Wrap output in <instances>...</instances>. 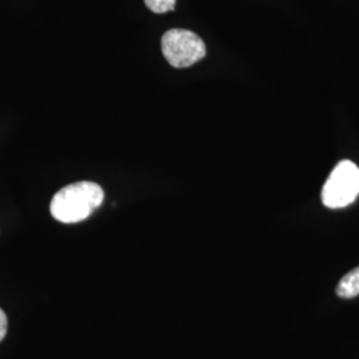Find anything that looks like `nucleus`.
I'll use <instances>...</instances> for the list:
<instances>
[{"instance_id": "f257e3e1", "label": "nucleus", "mask_w": 359, "mask_h": 359, "mask_svg": "<svg viewBox=\"0 0 359 359\" xmlns=\"http://www.w3.org/2000/svg\"><path fill=\"white\" fill-rule=\"evenodd\" d=\"M103 201L104 191L100 185L90 181H80L56 193L50 209L55 219L63 224H76L90 217Z\"/></svg>"}, {"instance_id": "f03ea898", "label": "nucleus", "mask_w": 359, "mask_h": 359, "mask_svg": "<svg viewBox=\"0 0 359 359\" xmlns=\"http://www.w3.org/2000/svg\"><path fill=\"white\" fill-rule=\"evenodd\" d=\"M359 196V168L348 160L337 164L322 188V203L330 209L353 204Z\"/></svg>"}, {"instance_id": "7ed1b4c3", "label": "nucleus", "mask_w": 359, "mask_h": 359, "mask_svg": "<svg viewBox=\"0 0 359 359\" xmlns=\"http://www.w3.org/2000/svg\"><path fill=\"white\" fill-rule=\"evenodd\" d=\"M161 50L168 63L175 68L196 65L206 55L205 43L188 29H169L161 39Z\"/></svg>"}, {"instance_id": "20e7f679", "label": "nucleus", "mask_w": 359, "mask_h": 359, "mask_svg": "<svg viewBox=\"0 0 359 359\" xmlns=\"http://www.w3.org/2000/svg\"><path fill=\"white\" fill-rule=\"evenodd\" d=\"M359 294V266L348 271L337 286V295L341 298H354Z\"/></svg>"}, {"instance_id": "39448f33", "label": "nucleus", "mask_w": 359, "mask_h": 359, "mask_svg": "<svg viewBox=\"0 0 359 359\" xmlns=\"http://www.w3.org/2000/svg\"><path fill=\"white\" fill-rule=\"evenodd\" d=\"M147 7L154 13H165L173 11L176 0H144Z\"/></svg>"}, {"instance_id": "423d86ee", "label": "nucleus", "mask_w": 359, "mask_h": 359, "mask_svg": "<svg viewBox=\"0 0 359 359\" xmlns=\"http://www.w3.org/2000/svg\"><path fill=\"white\" fill-rule=\"evenodd\" d=\"M6 334H7V316L0 309V342L4 339Z\"/></svg>"}]
</instances>
